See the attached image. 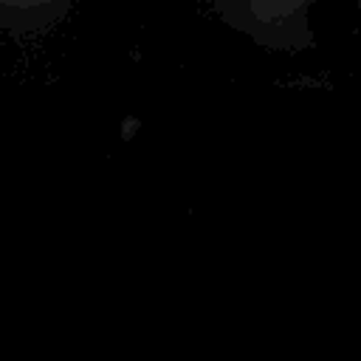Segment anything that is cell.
Returning <instances> with one entry per match:
<instances>
[{
    "mask_svg": "<svg viewBox=\"0 0 361 361\" xmlns=\"http://www.w3.org/2000/svg\"><path fill=\"white\" fill-rule=\"evenodd\" d=\"M355 6H358V11H361V0H355Z\"/></svg>",
    "mask_w": 361,
    "mask_h": 361,
    "instance_id": "obj_3",
    "label": "cell"
},
{
    "mask_svg": "<svg viewBox=\"0 0 361 361\" xmlns=\"http://www.w3.org/2000/svg\"><path fill=\"white\" fill-rule=\"evenodd\" d=\"M217 20L274 54H305L316 45L310 11L322 0H203Z\"/></svg>",
    "mask_w": 361,
    "mask_h": 361,
    "instance_id": "obj_1",
    "label": "cell"
},
{
    "mask_svg": "<svg viewBox=\"0 0 361 361\" xmlns=\"http://www.w3.org/2000/svg\"><path fill=\"white\" fill-rule=\"evenodd\" d=\"M79 0H0V34L11 39H37L56 31Z\"/></svg>",
    "mask_w": 361,
    "mask_h": 361,
    "instance_id": "obj_2",
    "label": "cell"
}]
</instances>
